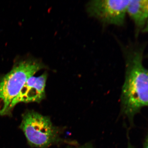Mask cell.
Wrapping results in <instances>:
<instances>
[{
  "instance_id": "obj_1",
  "label": "cell",
  "mask_w": 148,
  "mask_h": 148,
  "mask_svg": "<svg viewBox=\"0 0 148 148\" xmlns=\"http://www.w3.org/2000/svg\"><path fill=\"white\" fill-rule=\"evenodd\" d=\"M144 50L145 46H138L125 52V77L121 95V113L130 123L142 109L148 107V69L143 64Z\"/></svg>"
},
{
  "instance_id": "obj_2",
  "label": "cell",
  "mask_w": 148,
  "mask_h": 148,
  "mask_svg": "<svg viewBox=\"0 0 148 148\" xmlns=\"http://www.w3.org/2000/svg\"><path fill=\"white\" fill-rule=\"evenodd\" d=\"M20 129L24 132L30 147L36 148H49L62 143L70 145L77 143L63 139V129L54 125L50 117L43 115L33 110H27L22 114Z\"/></svg>"
},
{
  "instance_id": "obj_3",
  "label": "cell",
  "mask_w": 148,
  "mask_h": 148,
  "mask_svg": "<svg viewBox=\"0 0 148 148\" xmlns=\"http://www.w3.org/2000/svg\"><path fill=\"white\" fill-rule=\"evenodd\" d=\"M45 68L40 60L25 59L16 63L10 72L0 79V116H12V101L28 79Z\"/></svg>"
},
{
  "instance_id": "obj_4",
  "label": "cell",
  "mask_w": 148,
  "mask_h": 148,
  "mask_svg": "<svg viewBox=\"0 0 148 148\" xmlns=\"http://www.w3.org/2000/svg\"><path fill=\"white\" fill-rule=\"evenodd\" d=\"M130 1L94 0L87 5L89 15L106 24L122 26L125 22Z\"/></svg>"
},
{
  "instance_id": "obj_5",
  "label": "cell",
  "mask_w": 148,
  "mask_h": 148,
  "mask_svg": "<svg viewBox=\"0 0 148 148\" xmlns=\"http://www.w3.org/2000/svg\"><path fill=\"white\" fill-rule=\"evenodd\" d=\"M47 77V73L45 72L40 76H32L28 79L18 95L12 102V110L18 103H40L46 97Z\"/></svg>"
},
{
  "instance_id": "obj_6",
  "label": "cell",
  "mask_w": 148,
  "mask_h": 148,
  "mask_svg": "<svg viewBox=\"0 0 148 148\" xmlns=\"http://www.w3.org/2000/svg\"><path fill=\"white\" fill-rule=\"evenodd\" d=\"M127 14L135 24L136 34L143 32L148 20V0H132L127 6Z\"/></svg>"
},
{
  "instance_id": "obj_7",
  "label": "cell",
  "mask_w": 148,
  "mask_h": 148,
  "mask_svg": "<svg viewBox=\"0 0 148 148\" xmlns=\"http://www.w3.org/2000/svg\"><path fill=\"white\" fill-rule=\"evenodd\" d=\"M66 148H96L91 143H87L82 145H69ZM127 148H133L130 143H128Z\"/></svg>"
},
{
  "instance_id": "obj_8",
  "label": "cell",
  "mask_w": 148,
  "mask_h": 148,
  "mask_svg": "<svg viewBox=\"0 0 148 148\" xmlns=\"http://www.w3.org/2000/svg\"><path fill=\"white\" fill-rule=\"evenodd\" d=\"M143 33H147V34H148V20L147 24H146L145 29L143 30Z\"/></svg>"
},
{
  "instance_id": "obj_9",
  "label": "cell",
  "mask_w": 148,
  "mask_h": 148,
  "mask_svg": "<svg viewBox=\"0 0 148 148\" xmlns=\"http://www.w3.org/2000/svg\"><path fill=\"white\" fill-rule=\"evenodd\" d=\"M144 148H148V135L146 138Z\"/></svg>"
}]
</instances>
